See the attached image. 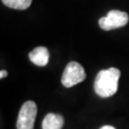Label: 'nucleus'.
<instances>
[{
    "instance_id": "1",
    "label": "nucleus",
    "mask_w": 129,
    "mask_h": 129,
    "mask_svg": "<svg viewBox=\"0 0 129 129\" xmlns=\"http://www.w3.org/2000/svg\"><path fill=\"white\" fill-rule=\"evenodd\" d=\"M120 77V71L114 67L100 71L94 83L96 93L102 98H109L115 95L118 90Z\"/></svg>"
},
{
    "instance_id": "2",
    "label": "nucleus",
    "mask_w": 129,
    "mask_h": 129,
    "mask_svg": "<svg viewBox=\"0 0 129 129\" xmlns=\"http://www.w3.org/2000/svg\"><path fill=\"white\" fill-rule=\"evenodd\" d=\"M85 78L86 74L82 66L76 61H71L63 71L61 83L63 84V86L69 88L75 86L78 83L82 82Z\"/></svg>"
},
{
    "instance_id": "3",
    "label": "nucleus",
    "mask_w": 129,
    "mask_h": 129,
    "mask_svg": "<svg viewBox=\"0 0 129 129\" xmlns=\"http://www.w3.org/2000/svg\"><path fill=\"white\" fill-rule=\"evenodd\" d=\"M37 114V106L33 101L24 102L18 113L16 121L17 129H34L35 120Z\"/></svg>"
},
{
    "instance_id": "4",
    "label": "nucleus",
    "mask_w": 129,
    "mask_h": 129,
    "mask_svg": "<svg viewBox=\"0 0 129 129\" xmlns=\"http://www.w3.org/2000/svg\"><path fill=\"white\" fill-rule=\"evenodd\" d=\"M128 20L129 16L126 13L119 10H112L106 16H103L99 20V24L102 30L111 31L125 26L128 23Z\"/></svg>"
},
{
    "instance_id": "5",
    "label": "nucleus",
    "mask_w": 129,
    "mask_h": 129,
    "mask_svg": "<svg viewBox=\"0 0 129 129\" xmlns=\"http://www.w3.org/2000/svg\"><path fill=\"white\" fill-rule=\"evenodd\" d=\"M50 54L46 47H37L29 54V58L37 66H45L49 61Z\"/></svg>"
},
{
    "instance_id": "6",
    "label": "nucleus",
    "mask_w": 129,
    "mask_h": 129,
    "mask_svg": "<svg viewBox=\"0 0 129 129\" xmlns=\"http://www.w3.org/2000/svg\"><path fill=\"white\" fill-rule=\"evenodd\" d=\"M64 119L59 114H47L42 121V129H62Z\"/></svg>"
},
{
    "instance_id": "7",
    "label": "nucleus",
    "mask_w": 129,
    "mask_h": 129,
    "mask_svg": "<svg viewBox=\"0 0 129 129\" xmlns=\"http://www.w3.org/2000/svg\"><path fill=\"white\" fill-rule=\"evenodd\" d=\"M1 1L5 6L15 10H26L32 4V0H1Z\"/></svg>"
},
{
    "instance_id": "8",
    "label": "nucleus",
    "mask_w": 129,
    "mask_h": 129,
    "mask_svg": "<svg viewBox=\"0 0 129 129\" xmlns=\"http://www.w3.org/2000/svg\"><path fill=\"white\" fill-rule=\"evenodd\" d=\"M7 76H8L7 71H5V70H1V71H0V78H6Z\"/></svg>"
},
{
    "instance_id": "9",
    "label": "nucleus",
    "mask_w": 129,
    "mask_h": 129,
    "mask_svg": "<svg viewBox=\"0 0 129 129\" xmlns=\"http://www.w3.org/2000/svg\"><path fill=\"white\" fill-rule=\"evenodd\" d=\"M101 129H116L115 127L111 126V125H105V126H102Z\"/></svg>"
}]
</instances>
